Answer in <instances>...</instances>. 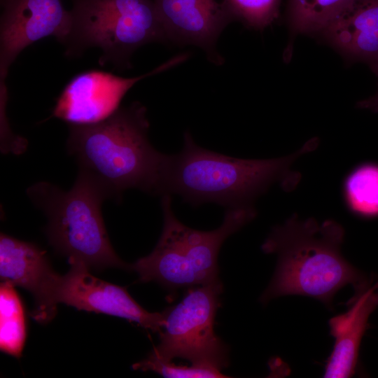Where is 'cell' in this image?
Instances as JSON below:
<instances>
[{"label": "cell", "instance_id": "1", "mask_svg": "<svg viewBox=\"0 0 378 378\" xmlns=\"http://www.w3.org/2000/svg\"><path fill=\"white\" fill-rule=\"evenodd\" d=\"M146 108L134 102L106 119L90 125H69L66 150L80 174L97 185L108 200L120 202L123 192L136 189L164 194L169 155L148 139Z\"/></svg>", "mask_w": 378, "mask_h": 378}, {"label": "cell", "instance_id": "2", "mask_svg": "<svg viewBox=\"0 0 378 378\" xmlns=\"http://www.w3.org/2000/svg\"><path fill=\"white\" fill-rule=\"evenodd\" d=\"M344 234L333 220L318 223L313 218L301 220L297 214L274 227L261 249L276 254L277 262L260 301L302 295L331 309L334 297L345 286L351 284L354 290L370 286L372 279L343 256Z\"/></svg>", "mask_w": 378, "mask_h": 378}, {"label": "cell", "instance_id": "3", "mask_svg": "<svg viewBox=\"0 0 378 378\" xmlns=\"http://www.w3.org/2000/svg\"><path fill=\"white\" fill-rule=\"evenodd\" d=\"M317 146L318 139L314 138L286 157L241 159L202 148L186 131L181 151L169 155L163 195H178L193 206L209 202L226 209L253 206L275 183L285 190L293 188L300 175L291 170L292 164Z\"/></svg>", "mask_w": 378, "mask_h": 378}, {"label": "cell", "instance_id": "4", "mask_svg": "<svg viewBox=\"0 0 378 378\" xmlns=\"http://www.w3.org/2000/svg\"><path fill=\"white\" fill-rule=\"evenodd\" d=\"M163 228L153 250L130 265L143 283L153 281L165 288L210 284L218 280V255L223 242L257 215L253 206L226 209L222 224L202 231L182 223L172 209L170 195L161 198Z\"/></svg>", "mask_w": 378, "mask_h": 378}, {"label": "cell", "instance_id": "5", "mask_svg": "<svg viewBox=\"0 0 378 378\" xmlns=\"http://www.w3.org/2000/svg\"><path fill=\"white\" fill-rule=\"evenodd\" d=\"M26 194L47 218L45 232L57 253L90 270H131L113 248L105 227L101 208L108 197L90 179L78 173L68 190L40 181L27 188Z\"/></svg>", "mask_w": 378, "mask_h": 378}, {"label": "cell", "instance_id": "6", "mask_svg": "<svg viewBox=\"0 0 378 378\" xmlns=\"http://www.w3.org/2000/svg\"><path fill=\"white\" fill-rule=\"evenodd\" d=\"M71 1V29L64 43L68 56L97 47L102 52L100 65L127 69L138 48L167 43L153 0Z\"/></svg>", "mask_w": 378, "mask_h": 378}, {"label": "cell", "instance_id": "7", "mask_svg": "<svg viewBox=\"0 0 378 378\" xmlns=\"http://www.w3.org/2000/svg\"><path fill=\"white\" fill-rule=\"evenodd\" d=\"M222 291L220 280L189 288L178 304L162 312L160 342L150 354L164 361L179 358L223 370L228 365L227 347L214 329Z\"/></svg>", "mask_w": 378, "mask_h": 378}, {"label": "cell", "instance_id": "8", "mask_svg": "<svg viewBox=\"0 0 378 378\" xmlns=\"http://www.w3.org/2000/svg\"><path fill=\"white\" fill-rule=\"evenodd\" d=\"M188 56V53L176 55L152 71L135 77L125 78L97 69L83 71L65 85L51 116L69 125L101 122L120 107L122 99L136 83L184 62Z\"/></svg>", "mask_w": 378, "mask_h": 378}, {"label": "cell", "instance_id": "9", "mask_svg": "<svg viewBox=\"0 0 378 378\" xmlns=\"http://www.w3.org/2000/svg\"><path fill=\"white\" fill-rule=\"evenodd\" d=\"M1 89L10 65L27 47L46 37L64 43L71 29V10L62 0H1Z\"/></svg>", "mask_w": 378, "mask_h": 378}, {"label": "cell", "instance_id": "10", "mask_svg": "<svg viewBox=\"0 0 378 378\" xmlns=\"http://www.w3.org/2000/svg\"><path fill=\"white\" fill-rule=\"evenodd\" d=\"M69 270L59 276L55 290L56 304L78 310L120 317L142 328L160 332L163 324L162 312H149L136 302L125 287L102 280L81 262L69 260Z\"/></svg>", "mask_w": 378, "mask_h": 378}, {"label": "cell", "instance_id": "11", "mask_svg": "<svg viewBox=\"0 0 378 378\" xmlns=\"http://www.w3.org/2000/svg\"><path fill=\"white\" fill-rule=\"evenodd\" d=\"M153 1L167 43L195 46L212 64H223L217 42L225 28L235 20L226 0Z\"/></svg>", "mask_w": 378, "mask_h": 378}, {"label": "cell", "instance_id": "12", "mask_svg": "<svg viewBox=\"0 0 378 378\" xmlns=\"http://www.w3.org/2000/svg\"><path fill=\"white\" fill-rule=\"evenodd\" d=\"M59 276L40 247L1 233V281L32 295L34 307L31 315L39 323L49 322L56 314L54 295Z\"/></svg>", "mask_w": 378, "mask_h": 378}, {"label": "cell", "instance_id": "13", "mask_svg": "<svg viewBox=\"0 0 378 378\" xmlns=\"http://www.w3.org/2000/svg\"><path fill=\"white\" fill-rule=\"evenodd\" d=\"M320 33L348 59L378 71V0H353Z\"/></svg>", "mask_w": 378, "mask_h": 378}, {"label": "cell", "instance_id": "14", "mask_svg": "<svg viewBox=\"0 0 378 378\" xmlns=\"http://www.w3.org/2000/svg\"><path fill=\"white\" fill-rule=\"evenodd\" d=\"M374 286L354 290L346 312L332 317L330 334L334 338L332 352L326 360L323 377H351L356 373L360 345L368 328L370 314L378 306Z\"/></svg>", "mask_w": 378, "mask_h": 378}, {"label": "cell", "instance_id": "15", "mask_svg": "<svg viewBox=\"0 0 378 378\" xmlns=\"http://www.w3.org/2000/svg\"><path fill=\"white\" fill-rule=\"evenodd\" d=\"M343 195L349 211L360 218H378V164L364 162L347 175Z\"/></svg>", "mask_w": 378, "mask_h": 378}, {"label": "cell", "instance_id": "16", "mask_svg": "<svg viewBox=\"0 0 378 378\" xmlns=\"http://www.w3.org/2000/svg\"><path fill=\"white\" fill-rule=\"evenodd\" d=\"M10 283L0 286V349L19 358L26 340L25 314L16 290Z\"/></svg>", "mask_w": 378, "mask_h": 378}, {"label": "cell", "instance_id": "17", "mask_svg": "<svg viewBox=\"0 0 378 378\" xmlns=\"http://www.w3.org/2000/svg\"><path fill=\"white\" fill-rule=\"evenodd\" d=\"M353 0H289L288 21L293 33L320 32Z\"/></svg>", "mask_w": 378, "mask_h": 378}, {"label": "cell", "instance_id": "18", "mask_svg": "<svg viewBox=\"0 0 378 378\" xmlns=\"http://www.w3.org/2000/svg\"><path fill=\"white\" fill-rule=\"evenodd\" d=\"M235 20L263 29L277 18L281 0H226Z\"/></svg>", "mask_w": 378, "mask_h": 378}, {"label": "cell", "instance_id": "19", "mask_svg": "<svg viewBox=\"0 0 378 378\" xmlns=\"http://www.w3.org/2000/svg\"><path fill=\"white\" fill-rule=\"evenodd\" d=\"M134 370L153 371L164 377L169 378H201L227 377L223 370L208 366L176 365L172 361L159 360L150 354L145 359L134 363Z\"/></svg>", "mask_w": 378, "mask_h": 378}, {"label": "cell", "instance_id": "20", "mask_svg": "<svg viewBox=\"0 0 378 378\" xmlns=\"http://www.w3.org/2000/svg\"><path fill=\"white\" fill-rule=\"evenodd\" d=\"M375 74L378 77V71ZM357 107L363 109H368L374 113H378V90L374 95L359 101L357 103Z\"/></svg>", "mask_w": 378, "mask_h": 378}, {"label": "cell", "instance_id": "21", "mask_svg": "<svg viewBox=\"0 0 378 378\" xmlns=\"http://www.w3.org/2000/svg\"><path fill=\"white\" fill-rule=\"evenodd\" d=\"M374 298H375L376 302L378 305V284L376 285V288L374 290Z\"/></svg>", "mask_w": 378, "mask_h": 378}]
</instances>
